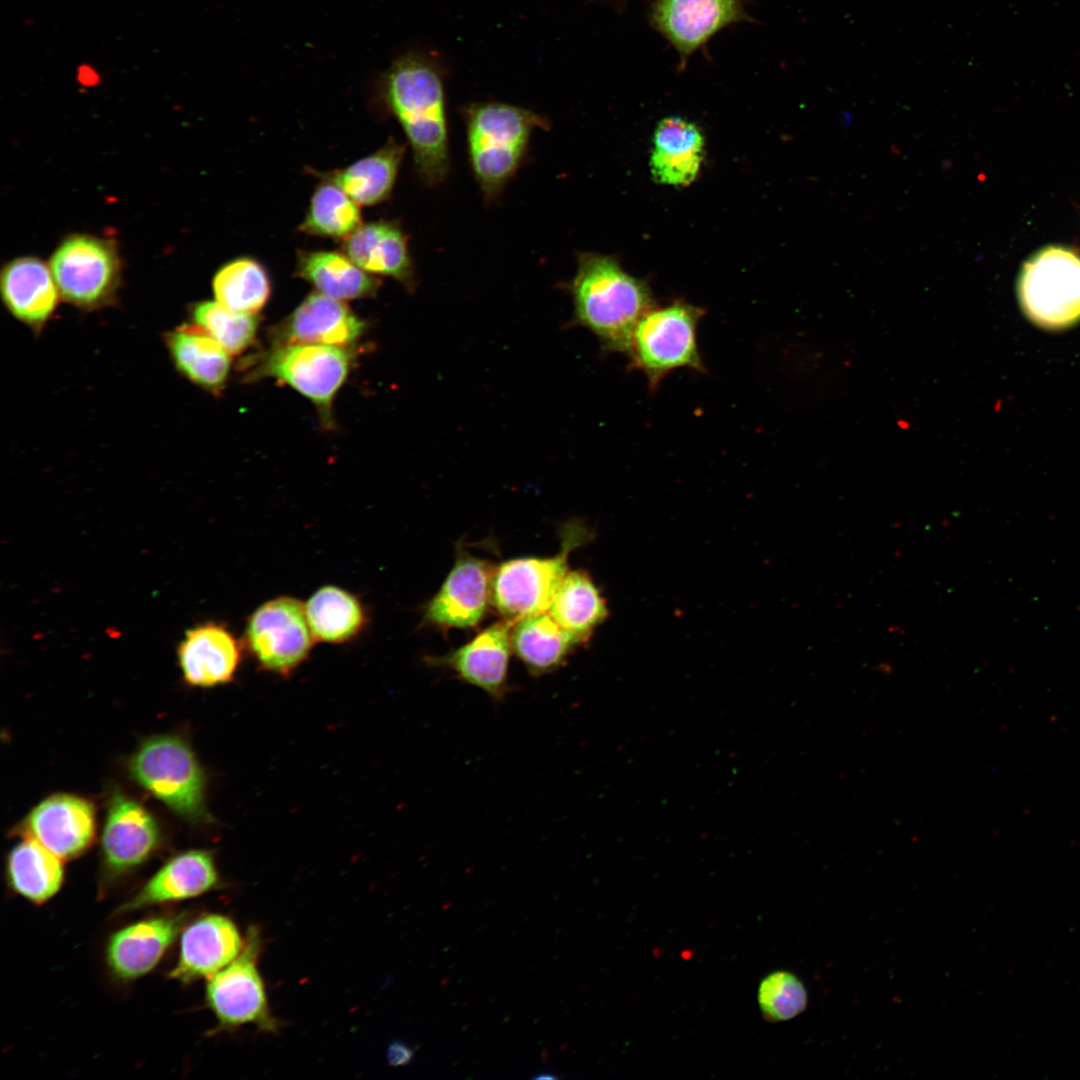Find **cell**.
I'll use <instances>...</instances> for the list:
<instances>
[{
  "mask_svg": "<svg viewBox=\"0 0 1080 1080\" xmlns=\"http://www.w3.org/2000/svg\"><path fill=\"white\" fill-rule=\"evenodd\" d=\"M439 55L413 51L398 57L379 81V97L401 126L420 180L435 186L450 167L445 78Z\"/></svg>",
  "mask_w": 1080,
  "mask_h": 1080,
  "instance_id": "obj_1",
  "label": "cell"
},
{
  "mask_svg": "<svg viewBox=\"0 0 1080 1080\" xmlns=\"http://www.w3.org/2000/svg\"><path fill=\"white\" fill-rule=\"evenodd\" d=\"M568 288L573 323L593 333L604 352L627 356L638 320L654 306L647 283L627 273L614 257L580 253Z\"/></svg>",
  "mask_w": 1080,
  "mask_h": 1080,
  "instance_id": "obj_2",
  "label": "cell"
},
{
  "mask_svg": "<svg viewBox=\"0 0 1080 1080\" xmlns=\"http://www.w3.org/2000/svg\"><path fill=\"white\" fill-rule=\"evenodd\" d=\"M462 113L472 173L490 202L517 172L532 132L547 128L548 121L529 109L499 102L472 103Z\"/></svg>",
  "mask_w": 1080,
  "mask_h": 1080,
  "instance_id": "obj_3",
  "label": "cell"
},
{
  "mask_svg": "<svg viewBox=\"0 0 1080 1080\" xmlns=\"http://www.w3.org/2000/svg\"><path fill=\"white\" fill-rule=\"evenodd\" d=\"M130 776L176 815L192 824L213 821L206 777L187 742L175 735L146 739L131 756Z\"/></svg>",
  "mask_w": 1080,
  "mask_h": 1080,
  "instance_id": "obj_4",
  "label": "cell"
},
{
  "mask_svg": "<svg viewBox=\"0 0 1080 1080\" xmlns=\"http://www.w3.org/2000/svg\"><path fill=\"white\" fill-rule=\"evenodd\" d=\"M704 313L702 308L675 301L653 306L638 320L627 357L629 367L646 377L651 392L676 369L705 372L697 342Z\"/></svg>",
  "mask_w": 1080,
  "mask_h": 1080,
  "instance_id": "obj_5",
  "label": "cell"
},
{
  "mask_svg": "<svg viewBox=\"0 0 1080 1080\" xmlns=\"http://www.w3.org/2000/svg\"><path fill=\"white\" fill-rule=\"evenodd\" d=\"M579 522L568 523L561 532V548L552 557H526L501 563L494 571L491 601L505 620H516L547 611L568 572V557L590 537Z\"/></svg>",
  "mask_w": 1080,
  "mask_h": 1080,
  "instance_id": "obj_6",
  "label": "cell"
},
{
  "mask_svg": "<svg viewBox=\"0 0 1080 1080\" xmlns=\"http://www.w3.org/2000/svg\"><path fill=\"white\" fill-rule=\"evenodd\" d=\"M1018 296L1026 316L1038 326L1062 329L1080 320V255L1049 246L1023 265Z\"/></svg>",
  "mask_w": 1080,
  "mask_h": 1080,
  "instance_id": "obj_7",
  "label": "cell"
},
{
  "mask_svg": "<svg viewBox=\"0 0 1080 1080\" xmlns=\"http://www.w3.org/2000/svg\"><path fill=\"white\" fill-rule=\"evenodd\" d=\"M262 948L259 929L250 927L240 954L208 978L206 1003L223 1029L253 1025L260 1031L275 1032L279 1027L258 968Z\"/></svg>",
  "mask_w": 1080,
  "mask_h": 1080,
  "instance_id": "obj_8",
  "label": "cell"
},
{
  "mask_svg": "<svg viewBox=\"0 0 1080 1080\" xmlns=\"http://www.w3.org/2000/svg\"><path fill=\"white\" fill-rule=\"evenodd\" d=\"M351 364L347 348L319 344L275 346L250 377L275 378L304 395L318 408L322 420L331 421L332 402Z\"/></svg>",
  "mask_w": 1080,
  "mask_h": 1080,
  "instance_id": "obj_9",
  "label": "cell"
},
{
  "mask_svg": "<svg viewBox=\"0 0 1080 1080\" xmlns=\"http://www.w3.org/2000/svg\"><path fill=\"white\" fill-rule=\"evenodd\" d=\"M314 637L305 605L282 596L260 605L248 618L244 644L264 669L288 676L309 655Z\"/></svg>",
  "mask_w": 1080,
  "mask_h": 1080,
  "instance_id": "obj_10",
  "label": "cell"
},
{
  "mask_svg": "<svg viewBox=\"0 0 1080 1080\" xmlns=\"http://www.w3.org/2000/svg\"><path fill=\"white\" fill-rule=\"evenodd\" d=\"M60 295L81 308H97L110 302L120 280V261L105 240L74 235L64 240L49 265Z\"/></svg>",
  "mask_w": 1080,
  "mask_h": 1080,
  "instance_id": "obj_11",
  "label": "cell"
},
{
  "mask_svg": "<svg viewBox=\"0 0 1080 1080\" xmlns=\"http://www.w3.org/2000/svg\"><path fill=\"white\" fill-rule=\"evenodd\" d=\"M749 0H653L651 26L675 49L679 67L724 28L751 22Z\"/></svg>",
  "mask_w": 1080,
  "mask_h": 1080,
  "instance_id": "obj_12",
  "label": "cell"
},
{
  "mask_svg": "<svg viewBox=\"0 0 1080 1080\" xmlns=\"http://www.w3.org/2000/svg\"><path fill=\"white\" fill-rule=\"evenodd\" d=\"M155 818L136 800L114 792L108 802L101 851L103 884H111L146 862L160 844Z\"/></svg>",
  "mask_w": 1080,
  "mask_h": 1080,
  "instance_id": "obj_13",
  "label": "cell"
},
{
  "mask_svg": "<svg viewBox=\"0 0 1080 1080\" xmlns=\"http://www.w3.org/2000/svg\"><path fill=\"white\" fill-rule=\"evenodd\" d=\"M494 571L488 561L459 553L440 589L425 605L424 622L443 629L476 626L491 600Z\"/></svg>",
  "mask_w": 1080,
  "mask_h": 1080,
  "instance_id": "obj_14",
  "label": "cell"
},
{
  "mask_svg": "<svg viewBox=\"0 0 1080 1080\" xmlns=\"http://www.w3.org/2000/svg\"><path fill=\"white\" fill-rule=\"evenodd\" d=\"M24 837L33 838L62 860L84 853L95 837V810L86 799L54 794L35 806L21 824Z\"/></svg>",
  "mask_w": 1080,
  "mask_h": 1080,
  "instance_id": "obj_15",
  "label": "cell"
},
{
  "mask_svg": "<svg viewBox=\"0 0 1080 1080\" xmlns=\"http://www.w3.org/2000/svg\"><path fill=\"white\" fill-rule=\"evenodd\" d=\"M245 939L236 924L222 914H206L182 930L179 953L169 977L184 984L210 978L242 951Z\"/></svg>",
  "mask_w": 1080,
  "mask_h": 1080,
  "instance_id": "obj_16",
  "label": "cell"
},
{
  "mask_svg": "<svg viewBox=\"0 0 1080 1080\" xmlns=\"http://www.w3.org/2000/svg\"><path fill=\"white\" fill-rule=\"evenodd\" d=\"M186 914H164L131 923L114 932L105 949L106 963L117 978L136 980L153 970L180 936Z\"/></svg>",
  "mask_w": 1080,
  "mask_h": 1080,
  "instance_id": "obj_17",
  "label": "cell"
},
{
  "mask_svg": "<svg viewBox=\"0 0 1080 1080\" xmlns=\"http://www.w3.org/2000/svg\"><path fill=\"white\" fill-rule=\"evenodd\" d=\"M513 623L505 619L493 623L465 645L446 655L430 658V663L453 671L458 678L483 690L494 700H503L508 689Z\"/></svg>",
  "mask_w": 1080,
  "mask_h": 1080,
  "instance_id": "obj_18",
  "label": "cell"
},
{
  "mask_svg": "<svg viewBox=\"0 0 1080 1080\" xmlns=\"http://www.w3.org/2000/svg\"><path fill=\"white\" fill-rule=\"evenodd\" d=\"M219 881L214 855L188 850L169 859L116 913L191 899L216 888Z\"/></svg>",
  "mask_w": 1080,
  "mask_h": 1080,
  "instance_id": "obj_19",
  "label": "cell"
},
{
  "mask_svg": "<svg viewBox=\"0 0 1080 1080\" xmlns=\"http://www.w3.org/2000/svg\"><path fill=\"white\" fill-rule=\"evenodd\" d=\"M177 656L185 682L209 688L233 680L240 664L241 644L226 626L209 621L186 630Z\"/></svg>",
  "mask_w": 1080,
  "mask_h": 1080,
  "instance_id": "obj_20",
  "label": "cell"
},
{
  "mask_svg": "<svg viewBox=\"0 0 1080 1080\" xmlns=\"http://www.w3.org/2000/svg\"><path fill=\"white\" fill-rule=\"evenodd\" d=\"M364 328L363 321L343 301L313 292L278 329L276 346L319 344L347 348L359 339Z\"/></svg>",
  "mask_w": 1080,
  "mask_h": 1080,
  "instance_id": "obj_21",
  "label": "cell"
},
{
  "mask_svg": "<svg viewBox=\"0 0 1080 1080\" xmlns=\"http://www.w3.org/2000/svg\"><path fill=\"white\" fill-rule=\"evenodd\" d=\"M341 249L368 274L388 276L408 289L414 288L408 238L398 223L380 220L362 224L342 240Z\"/></svg>",
  "mask_w": 1080,
  "mask_h": 1080,
  "instance_id": "obj_22",
  "label": "cell"
},
{
  "mask_svg": "<svg viewBox=\"0 0 1080 1080\" xmlns=\"http://www.w3.org/2000/svg\"><path fill=\"white\" fill-rule=\"evenodd\" d=\"M0 290L9 312L35 331L51 318L60 294L50 267L34 257L9 262L1 273Z\"/></svg>",
  "mask_w": 1080,
  "mask_h": 1080,
  "instance_id": "obj_23",
  "label": "cell"
},
{
  "mask_svg": "<svg viewBox=\"0 0 1080 1080\" xmlns=\"http://www.w3.org/2000/svg\"><path fill=\"white\" fill-rule=\"evenodd\" d=\"M703 155L704 138L694 123L681 117H668L658 123L650 159L657 182L672 186L690 184L700 170Z\"/></svg>",
  "mask_w": 1080,
  "mask_h": 1080,
  "instance_id": "obj_24",
  "label": "cell"
},
{
  "mask_svg": "<svg viewBox=\"0 0 1080 1080\" xmlns=\"http://www.w3.org/2000/svg\"><path fill=\"white\" fill-rule=\"evenodd\" d=\"M177 370L192 383L221 393L230 370V354L196 324H184L166 335Z\"/></svg>",
  "mask_w": 1080,
  "mask_h": 1080,
  "instance_id": "obj_25",
  "label": "cell"
},
{
  "mask_svg": "<svg viewBox=\"0 0 1080 1080\" xmlns=\"http://www.w3.org/2000/svg\"><path fill=\"white\" fill-rule=\"evenodd\" d=\"M295 275L318 292L340 301L374 296L380 287L377 278L338 251H298Z\"/></svg>",
  "mask_w": 1080,
  "mask_h": 1080,
  "instance_id": "obj_26",
  "label": "cell"
},
{
  "mask_svg": "<svg viewBox=\"0 0 1080 1080\" xmlns=\"http://www.w3.org/2000/svg\"><path fill=\"white\" fill-rule=\"evenodd\" d=\"M404 152L405 147L390 138L377 151L343 169L317 174L339 186L357 204L377 205L390 197Z\"/></svg>",
  "mask_w": 1080,
  "mask_h": 1080,
  "instance_id": "obj_27",
  "label": "cell"
},
{
  "mask_svg": "<svg viewBox=\"0 0 1080 1080\" xmlns=\"http://www.w3.org/2000/svg\"><path fill=\"white\" fill-rule=\"evenodd\" d=\"M512 650L533 675L550 673L581 643L547 612L528 615L512 626Z\"/></svg>",
  "mask_w": 1080,
  "mask_h": 1080,
  "instance_id": "obj_28",
  "label": "cell"
},
{
  "mask_svg": "<svg viewBox=\"0 0 1080 1080\" xmlns=\"http://www.w3.org/2000/svg\"><path fill=\"white\" fill-rule=\"evenodd\" d=\"M6 871L11 889L34 904L50 900L64 881L62 859L29 837L11 849Z\"/></svg>",
  "mask_w": 1080,
  "mask_h": 1080,
  "instance_id": "obj_29",
  "label": "cell"
},
{
  "mask_svg": "<svg viewBox=\"0 0 1080 1080\" xmlns=\"http://www.w3.org/2000/svg\"><path fill=\"white\" fill-rule=\"evenodd\" d=\"M547 612L581 643L608 615L599 589L583 570L567 572Z\"/></svg>",
  "mask_w": 1080,
  "mask_h": 1080,
  "instance_id": "obj_30",
  "label": "cell"
},
{
  "mask_svg": "<svg viewBox=\"0 0 1080 1080\" xmlns=\"http://www.w3.org/2000/svg\"><path fill=\"white\" fill-rule=\"evenodd\" d=\"M305 611L314 639L326 643L351 641L367 622L359 599L332 585L318 589L305 604Z\"/></svg>",
  "mask_w": 1080,
  "mask_h": 1080,
  "instance_id": "obj_31",
  "label": "cell"
},
{
  "mask_svg": "<svg viewBox=\"0 0 1080 1080\" xmlns=\"http://www.w3.org/2000/svg\"><path fill=\"white\" fill-rule=\"evenodd\" d=\"M215 300L226 308L255 315L267 303L271 293L269 275L254 258L239 257L223 265L214 275Z\"/></svg>",
  "mask_w": 1080,
  "mask_h": 1080,
  "instance_id": "obj_32",
  "label": "cell"
},
{
  "mask_svg": "<svg viewBox=\"0 0 1080 1080\" xmlns=\"http://www.w3.org/2000/svg\"><path fill=\"white\" fill-rule=\"evenodd\" d=\"M362 224L359 204L336 184L322 180L298 229L312 236L344 240Z\"/></svg>",
  "mask_w": 1080,
  "mask_h": 1080,
  "instance_id": "obj_33",
  "label": "cell"
},
{
  "mask_svg": "<svg viewBox=\"0 0 1080 1080\" xmlns=\"http://www.w3.org/2000/svg\"><path fill=\"white\" fill-rule=\"evenodd\" d=\"M192 319L230 355L245 351L253 343L258 328L256 315L232 311L216 300L194 305Z\"/></svg>",
  "mask_w": 1080,
  "mask_h": 1080,
  "instance_id": "obj_34",
  "label": "cell"
},
{
  "mask_svg": "<svg viewBox=\"0 0 1080 1080\" xmlns=\"http://www.w3.org/2000/svg\"><path fill=\"white\" fill-rule=\"evenodd\" d=\"M758 1004L762 1016L770 1022L790 1020L802 1013L808 1002L802 981L788 971H775L759 985Z\"/></svg>",
  "mask_w": 1080,
  "mask_h": 1080,
  "instance_id": "obj_35",
  "label": "cell"
},
{
  "mask_svg": "<svg viewBox=\"0 0 1080 1080\" xmlns=\"http://www.w3.org/2000/svg\"><path fill=\"white\" fill-rule=\"evenodd\" d=\"M413 1050L400 1040L393 1041L387 1051L389 1063L393 1066L408 1064L413 1058Z\"/></svg>",
  "mask_w": 1080,
  "mask_h": 1080,
  "instance_id": "obj_36",
  "label": "cell"
},
{
  "mask_svg": "<svg viewBox=\"0 0 1080 1080\" xmlns=\"http://www.w3.org/2000/svg\"><path fill=\"white\" fill-rule=\"evenodd\" d=\"M533 1078L534 1079H556L557 1076L551 1074L550 1072L545 1071V1073L541 1072L539 1075H536Z\"/></svg>",
  "mask_w": 1080,
  "mask_h": 1080,
  "instance_id": "obj_37",
  "label": "cell"
}]
</instances>
